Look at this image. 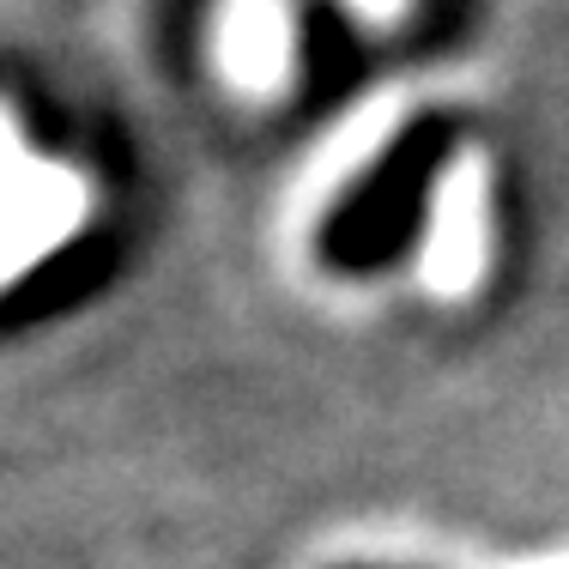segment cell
<instances>
[{"label": "cell", "instance_id": "1", "mask_svg": "<svg viewBox=\"0 0 569 569\" xmlns=\"http://www.w3.org/2000/svg\"><path fill=\"white\" fill-rule=\"evenodd\" d=\"M472 267H479V207H472V188L460 176L455 194L442 200V237L430 249V273H437V284H467Z\"/></svg>", "mask_w": 569, "mask_h": 569}, {"label": "cell", "instance_id": "2", "mask_svg": "<svg viewBox=\"0 0 569 569\" xmlns=\"http://www.w3.org/2000/svg\"><path fill=\"white\" fill-rule=\"evenodd\" d=\"M279 61H284L279 12L261 7V0H249V7L237 12V43H230V67H237L242 79H273Z\"/></svg>", "mask_w": 569, "mask_h": 569}]
</instances>
